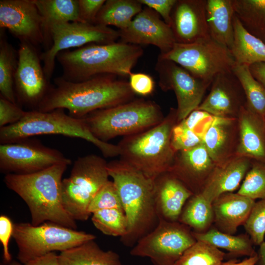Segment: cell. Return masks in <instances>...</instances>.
Segmentation results:
<instances>
[{"label": "cell", "instance_id": "6da1fadb", "mask_svg": "<svg viewBox=\"0 0 265 265\" xmlns=\"http://www.w3.org/2000/svg\"><path fill=\"white\" fill-rule=\"evenodd\" d=\"M111 74H100L80 82L61 77L54 79L36 110L48 112L67 109L73 117L83 118L96 110L114 106L133 100L135 93L128 81Z\"/></svg>", "mask_w": 265, "mask_h": 265}, {"label": "cell", "instance_id": "7a4b0ae2", "mask_svg": "<svg viewBox=\"0 0 265 265\" xmlns=\"http://www.w3.org/2000/svg\"><path fill=\"white\" fill-rule=\"evenodd\" d=\"M107 169L128 220L127 233L120 241L125 246L132 247L159 221L155 200L154 180L120 159L107 162Z\"/></svg>", "mask_w": 265, "mask_h": 265}, {"label": "cell", "instance_id": "3957f363", "mask_svg": "<svg viewBox=\"0 0 265 265\" xmlns=\"http://www.w3.org/2000/svg\"><path fill=\"white\" fill-rule=\"evenodd\" d=\"M68 165L57 164L33 173L5 176L6 186L27 205L33 225L52 222L77 229L76 222L66 211L62 198V178Z\"/></svg>", "mask_w": 265, "mask_h": 265}, {"label": "cell", "instance_id": "277c9868", "mask_svg": "<svg viewBox=\"0 0 265 265\" xmlns=\"http://www.w3.org/2000/svg\"><path fill=\"white\" fill-rule=\"evenodd\" d=\"M143 50L139 45L122 42L91 43L73 51L59 53L56 59L61 65V77L80 82L100 74L129 76Z\"/></svg>", "mask_w": 265, "mask_h": 265}, {"label": "cell", "instance_id": "5b68a950", "mask_svg": "<svg viewBox=\"0 0 265 265\" xmlns=\"http://www.w3.org/2000/svg\"><path fill=\"white\" fill-rule=\"evenodd\" d=\"M177 123V109L171 108L157 125L124 136L117 144L120 159L153 180L168 172L176 153L171 145V133Z\"/></svg>", "mask_w": 265, "mask_h": 265}, {"label": "cell", "instance_id": "8992f818", "mask_svg": "<svg viewBox=\"0 0 265 265\" xmlns=\"http://www.w3.org/2000/svg\"><path fill=\"white\" fill-rule=\"evenodd\" d=\"M43 134H60L83 139L94 145L106 158L119 155L117 145L105 142L95 137L84 118L73 117L58 108L48 112L26 111L17 123L0 128V143H12Z\"/></svg>", "mask_w": 265, "mask_h": 265}, {"label": "cell", "instance_id": "52a82bcc", "mask_svg": "<svg viewBox=\"0 0 265 265\" xmlns=\"http://www.w3.org/2000/svg\"><path fill=\"white\" fill-rule=\"evenodd\" d=\"M156 102L138 99L96 110L84 117L92 134L108 142L119 136L137 134L157 125L164 118Z\"/></svg>", "mask_w": 265, "mask_h": 265}, {"label": "cell", "instance_id": "ba28073f", "mask_svg": "<svg viewBox=\"0 0 265 265\" xmlns=\"http://www.w3.org/2000/svg\"><path fill=\"white\" fill-rule=\"evenodd\" d=\"M107 162L91 154L78 158L69 177L62 182L64 207L75 221L87 220L91 215L89 205L98 191L109 181Z\"/></svg>", "mask_w": 265, "mask_h": 265}, {"label": "cell", "instance_id": "9c48e42d", "mask_svg": "<svg viewBox=\"0 0 265 265\" xmlns=\"http://www.w3.org/2000/svg\"><path fill=\"white\" fill-rule=\"evenodd\" d=\"M12 237L18 249L17 259L22 264L51 252L65 251L96 238L93 234L52 222L37 226L26 222L14 224Z\"/></svg>", "mask_w": 265, "mask_h": 265}, {"label": "cell", "instance_id": "30bf717a", "mask_svg": "<svg viewBox=\"0 0 265 265\" xmlns=\"http://www.w3.org/2000/svg\"><path fill=\"white\" fill-rule=\"evenodd\" d=\"M159 57L176 63L196 78L212 83L219 73L232 70L236 63L230 50L210 35L189 44L176 43Z\"/></svg>", "mask_w": 265, "mask_h": 265}, {"label": "cell", "instance_id": "8fae6325", "mask_svg": "<svg viewBox=\"0 0 265 265\" xmlns=\"http://www.w3.org/2000/svg\"><path fill=\"white\" fill-rule=\"evenodd\" d=\"M196 241L188 226L179 221L160 219L154 230L138 240L130 254L149 258L154 265H175Z\"/></svg>", "mask_w": 265, "mask_h": 265}, {"label": "cell", "instance_id": "7c38bea8", "mask_svg": "<svg viewBox=\"0 0 265 265\" xmlns=\"http://www.w3.org/2000/svg\"><path fill=\"white\" fill-rule=\"evenodd\" d=\"M52 46L40 54L43 70L50 80L57 54L71 48H80L91 43L110 44L119 38L118 30L103 25L74 22L53 26L51 29Z\"/></svg>", "mask_w": 265, "mask_h": 265}, {"label": "cell", "instance_id": "4fadbf2b", "mask_svg": "<svg viewBox=\"0 0 265 265\" xmlns=\"http://www.w3.org/2000/svg\"><path fill=\"white\" fill-rule=\"evenodd\" d=\"M71 160L59 151L37 139H25L0 145V169L6 174H27Z\"/></svg>", "mask_w": 265, "mask_h": 265}, {"label": "cell", "instance_id": "5bb4252c", "mask_svg": "<svg viewBox=\"0 0 265 265\" xmlns=\"http://www.w3.org/2000/svg\"><path fill=\"white\" fill-rule=\"evenodd\" d=\"M159 86L164 91L172 90L177 101V123L197 109L211 83L195 78L173 61L159 56L156 65Z\"/></svg>", "mask_w": 265, "mask_h": 265}, {"label": "cell", "instance_id": "9a60e30c", "mask_svg": "<svg viewBox=\"0 0 265 265\" xmlns=\"http://www.w3.org/2000/svg\"><path fill=\"white\" fill-rule=\"evenodd\" d=\"M17 53L18 63L14 77L17 103L36 110L51 85L45 74L36 47L21 42Z\"/></svg>", "mask_w": 265, "mask_h": 265}, {"label": "cell", "instance_id": "2e32d148", "mask_svg": "<svg viewBox=\"0 0 265 265\" xmlns=\"http://www.w3.org/2000/svg\"><path fill=\"white\" fill-rule=\"evenodd\" d=\"M0 27L20 42L43 44L42 18L34 0H0Z\"/></svg>", "mask_w": 265, "mask_h": 265}, {"label": "cell", "instance_id": "e0dca14e", "mask_svg": "<svg viewBox=\"0 0 265 265\" xmlns=\"http://www.w3.org/2000/svg\"><path fill=\"white\" fill-rule=\"evenodd\" d=\"M118 31L121 42L139 46L152 45L160 50V54L170 51L176 43L171 27L148 7L142 9L127 28Z\"/></svg>", "mask_w": 265, "mask_h": 265}, {"label": "cell", "instance_id": "ac0fdd59", "mask_svg": "<svg viewBox=\"0 0 265 265\" xmlns=\"http://www.w3.org/2000/svg\"><path fill=\"white\" fill-rule=\"evenodd\" d=\"M207 96L197 108L214 117L237 118L246 99L241 84L232 70L216 75Z\"/></svg>", "mask_w": 265, "mask_h": 265}, {"label": "cell", "instance_id": "d6986e66", "mask_svg": "<svg viewBox=\"0 0 265 265\" xmlns=\"http://www.w3.org/2000/svg\"><path fill=\"white\" fill-rule=\"evenodd\" d=\"M215 165L202 143L189 150L177 152L168 172L196 194L201 192Z\"/></svg>", "mask_w": 265, "mask_h": 265}, {"label": "cell", "instance_id": "ffe728a7", "mask_svg": "<svg viewBox=\"0 0 265 265\" xmlns=\"http://www.w3.org/2000/svg\"><path fill=\"white\" fill-rule=\"evenodd\" d=\"M206 0H177L170 27L176 43L189 44L209 36Z\"/></svg>", "mask_w": 265, "mask_h": 265}, {"label": "cell", "instance_id": "44dd1931", "mask_svg": "<svg viewBox=\"0 0 265 265\" xmlns=\"http://www.w3.org/2000/svg\"><path fill=\"white\" fill-rule=\"evenodd\" d=\"M155 200L160 219L178 221L182 210L193 193L169 172L154 180Z\"/></svg>", "mask_w": 265, "mask_h": 265}, {"label": "cell", "instance_id": "7402d4cb", "mask_svg": "<svg viewBox=\"0 0 265 265\" xmlns=\"http://www.w3.org/2000/svg\"><path fill=\"white\" fill-rule=\"evenodd\" d=\"M238 141L237 118L214 117L203 135V143L216 165L236 156Z\"/></svg>", "mask_w": 265, "mask_h": 265}, {"label": "cell", "instance_id": "603a6c76", "mask_svg": "<svg viewBox=\"0 0 265 265\" xmlns=\"http://www.w3.org/2000/svg\"><path fill=\"white\" fill-rule=\"evenodd\" d=\"M250 159L235 156L215 165L201 192L209 202L220 195L233 192L239 186L251 165Z\"/></svg>", "mask_w": 265, "mask_h": 265}, {"label": "cell", "instance_id": "cb8c5ba5", "mask_svg": "<svg viewBox=\"0 0 265 265\" xmlns=\"http://www.w3.org/2000/svg\"><path fill=\"white\" fill-rule=\"evenodd\" d=\"M238 141L236 156L265 163V124L264 119L246 106L238 118Z\"/></svg>", "mask_w": 265, "mask_h": 265}, {"label": "cell", "instance_id": "d4e9b609", "mask_svg": "<svg viewBox=\"0 0 265 265\" xmlns=\"http://www.w3.org/2000/svg\"><path fill=\"white\" fill-rule=\"evenodd\" d=\"M255 201L238 193L228 192L217 197L212 203L216 228L233 235L243 225Z\"/></svg>", "mask_w": 265, "mask_h": 265}, {"label": "cell", "instance_id": "484cf974", "mask_svg": "<svg viewBox=\"0 0 265 265\" xmlns=\"http://www.w3.org/2000/svg\"><path fill=\"white\" fill-rule=\"evenodd\" d=\"M206 10L209 35L230 50L235 15L232 0H206Z\"/></svg>", "mask_w": 265, "mask_h": 265}, {"label": "cell", "instance_id": "4316f807", "mask_svg": "<svg viewBox=\"0 0 265 265\" xmlns=\"http://www.w3.org/2000/svg\"><path fill=\"white\" fill-rule=\"evenodd\" d=\"M42 18L45 51L52 45L51 29L58 24L79 22L78 0H34Z\"/></svg>", "mask_w": 265, "mask_h": 265}, {"label": "cell", "instance_id": "83f0119b", "mask_svg": "<svg viewBox=\"0 0 265 265\" xmlns=\"http://www.w3.org/2000/svg\"><path fill=\"white\" fill-rule=\"evenodd\" d=\"M234 41L230 49L236 63L250 66L265 62V43L249 33L235 15Z\"/></svg>", "mask_w": 265, "mask_h": 265}, {"label": "cell", "instance_id": "f1b7e54d", "mask_svg": "<svg viewBox=\"0 0 265 265\" xmlns=\"http://www.w3.org/2000/svg\"><path fill=\"white\" fill-rule=\"evenodd\" d=\"M94 240L61 252L59 265H122L117 253L102 250Z\"/></svg>", "mask_w": 265, "mask_h": 265}, {"label": "cell", "instance_id": "f546056e", "mask_svg": "<svg viewBox=\"0 0 265 265\" xmlns=\"http://www.w3.org/2000/svg\"><path fill=\"white\" fill-rule=\"evenodd\" d=\"M142 5L138 0H106L97 16L95 24L124 29L142 10Z\"/></svg>", "mask_w": 265, "mask_h": 265}, {"label": "cell", "instance_id": "4dcf8cb0", "mask_svg": "<svg viewBox=\"0 0 265 265\" xmlns=\"http://www.w3.org/2000/svg\"><path fill=\"white\" fill-rule=\"evenodd\" d=\"M192 234L196 240L209 243L218 248H223L234 257L247 256L248 257L257 254L253 248L249 236L241 234L234 236L220 231L216 228L209 229L203 233Z\"/></svg>", "mask_w": 265, "mask_h": 265}, {"label": "cell", "instance_id": "1f68e13d", "mask_svg": "<svg viewBox=\"0 0 265 265\" xmlns=\"http://www.w3.org/2000/svg\"><path fill=\"white\" fill-rule=\"evenodd\" d=\"M178 221L193 229L194 232L207 231L214 222L212 203L201 193L193 194L186 203Z\"/></svg>", "mask_w": 265, "mask_h": 265}, {"label": "cell", "instance_id": "d6a6232c", "mask_svg": "<svg viewBox=\"0 0 265 265\" xmlns=\"http://www.w3.org/2000/svg\"><path fill=\"white\" fill-rule=\"evenodd\" d=\"M18 63V53L8 42L3 29L0 32V95L17 104L14 77Z\"/></svg>", "mask_w": 265, "mask_h": 265}, {"label": "cell", "instance_id": "836d02e7", "mask_svg": "<svg viewBox=\"0 0 265 265\" xmlns=\"http://www.w3.org/2000/svg\"><path fill=\"white\" fill-rule=\"evenodd\" d=\"M232 71L243 88L246 99V106L264 119L265 86L254 78L248 65L236 63Z\"/></svg>", "mask_w": 265, "mask_h": 265}, {"label": "cell", "instance_id": "e575fe53", "mask_svg": "<svg viewBox=\"0 0 265 265\" xmlns=\"http://www.w3.org/2000/svg\"><path fill=\"white\" fill-rule=\"evenodd\" d=\"M235 15L243 27L259 38L265 35V0H232Z\"/></svg>", "mask_w": 265, "mask_h": 265}, {"label": "cell", "instance_id": "d590c367", "mask_svg": "<svg viewBox=\"0 0 265 265\" xmlns=\"http://www.w3.org/2000/svg\"><path fill=\"white\" fill-rule=\"evenodd\" d=\"M225 255L212 245L196 240L184 252L175 265H221Z\"/></svg>", "mask_w": 265, "mask_h": 265}, {"label": "cell", "instance_id": "8d00e7d4", "mask_svg": "<svg viewBox=\"0 0 265 265\" xmlns=\"http://www.w3.org/2000/svg\"><path fill=\"white\" fill-rule=\"evenodd\" d=\"M91 220L95 227L104 234L124 237L128 229V220L123 210L104 209L92 213Z\"/></svg>", "mask_w": 265, "mask_h": 265}, {"label": "cell", "instance_id": "74e56055", "mask_svg": "<svg viewBox=\"0 0 265 265\" xmlns=\"http://www.w3.org/2000/svg\"><path fill=\"white\" fill-rule=\"evenodd\" d=\"M237 193L254 200L265 199V163L252 162Z\"/></svg>", "mask_w": 265, "mask_h": 265}, {"label": "cell", "instance_id": "f35d334b", "mask_svg": "<svg viewBox=\"0 0 265 265\" xmlns=\"http://www.w3.org/2000/svg\"><path fill=\"white\" fill-rule=\"evenodd\" d=\"M253 243L260 245L265 235V199L255 202L243 224Z\"/></svg>", "mask_w": 265, "mask_h": 265}, {"label": "cell", "instance_id": "ab89813d", "mask_svg": "<svg viewBox=\"0 0 265 265\" xmlns=\"http://www.w3.org/2000/svg\"><path fill=\"white\" fill-rule=\"evenodd\" d=\"M109 209L123 210L117 189L113 181L109 180L91 201L88 212L92 214L96 211Z\"/></svg>", "mask_w": 265, "mask_h": 265}, {"label": "cell", "instance_id": "60d3db41", "mask_svg": "<svg viewBox=\"0 0 265 265\" xmlns=\"http://www.w3.org/2000/svg\"><path fill=\"white\" fill-rule=\"evenodd\" d=\"M203 143V137L195 132L185 128L177 123L171 133V145L174 150L185 151Z\"/></svg>", "mask_w": 265, "mask_h": 265}, {"label": "cell", "instance_id": "b9f144b4", "mask_svg": "<svg viewBox=\"0 0 265 265\" xmlns=\"http://www.w3.org/2000/svg\"><path fill=\"white\" fill-rule=\"evenodd\" d=\"M26 111L18 104L12 103L0 95V128L19 122Z\"/></svg>", "mask_w": 265, "mask_h": 265}, {"label": "cell", "instance_id": "7bdbcfd3", "mask_svg": "<svg viewBox=\"0 0 265 265\" xmlns=\"http://www.w3.org/2000/svg\"><path fill=\"white\" fill-rule=\"evenodd\" d=\"M105 0H78L80 22L95 24L98 14Z\"/></svg>", "mask_w": 265, "mask_h": 265}, {"label": "cell", "instance_id": "ee69618b", "mask_svg": "<svg viewBox=\"0 0 265 265\" xmlns=\"http://www.w3.org/2000/svg\"><path fill=\"white\" fill-rule=\"evenodd\" d=\"M129 82L132 91L141 96L152 94L155 87L152 77L143 73H132L129 76Z\"/></svg>", "mask_w": 265, "mask_h": 265}, {"label": "cell", "instance_id": "f6af8a7d", "mask_svg": "<svg viewBox=\"0 0 265 265\" xmlns=\"http://www.w3.org/2000/svg\"><path fill=\"white\" fill-rule=\"evenodd\" d=\"M213 116L200 109H195L192 111L186 118L178 123L182 127L193 131L203 137V134L199 128H203V123L211 120Z\"/></svg>", "mask_w": 265, "mask_h": 265}, {"label": "cell", "instance_id": "bcb514c9", "mask_svg": "<svg viewBox=\"0 0 265 265\" xmlns=\"http://www.w3.org/2000/svg\"><path fill=\"white\" fill-rule=\"evenodd\" d=\"M14 224L10 218L6 215L0 216V241L3 247V256L5 263L9 264L12 261L9 252L8 244L10 238L12 236Z\"/></svg>", "mask_w": 265, "mask_h": 265}, {"label": "cell", "instance_id": "7dc6e473", "mask_svg": "<svg viewBox=\"0 0 265 265\" xmlns=\"http://www.w3.org/2000/svg\"><path fill=\"white\" fill-rule=\"evenodd\" d=\"M160 15L163 21L170 26L171 14L177 0H138Z\"/></svg>", "mask_w": 265, "mask_h": 265}, {"label": "cell", "instance_id": "c3c4849f", "mask_svg": "<svg viewBox=\"0 0 265 265\" xmlns=\"http://www.w3.org/2000/svg\"><path fill=\"white\" fill-rule=\"evenodd\" d=\"M9 265H59L58 255L53 252L44 256L29 261L22 264L16 261H11Z\"/></svg>", "mask_w": 265, "mask_h": 265}, {"label": "cell", "instance_id": "681fc988", "mask_svg": "<svg viewBox=\"0 0 265 265\" xmlns=\"http://www.w3.org/2000/svg\"><path fill=\"white\" fill-rule=\"evenodd\" d=\"M254 78L265 86V62H259L249 66Z\"/></svg>", "mask_w": 265, "mask_h": 265}, {"label": "cell", "instance_id": "f907efd6", "mask_svg": "<svg viewBox=\"0 0 265 265\" xmlns=\"http://www.w3.org/2000/svg\"><path fill=\"white\" fill-rule=\"evenodd\" d=\"M258 261V254L249 257L240 262H238L235 260H231L228 262L223 263L221 265H256Z\"/></svg>", "mask_w": 265, "mask_h": 265}, {"label": "cell", "instance_id": "816d5d0a", "mask_svg": "<svg viewBox=\"0 0 265 265\" xmlns=\"http://www.w3.org/2000/svg\"><path fill=\"white\" fill-rule=\"evenodd\" d=\"M258 264L259 265H265V242L264 241L260 245L259 250Z\"/></svg>", "mask_w": 265, "mask_h": 265}, {"label": "cell", "instance_id": "f5cc1de1", "mask_svg": "<svg viewBox=\"0 0 265 265\" xmlns=\"http://www.w3.org/2000/svg\"><path fill=\"white\" fill-rule=\"evenodd\" d=\"M264 122H265V117L264 118Z\"/></svg>", "mask_w": 265, "mask_h": 265}]
</instances>
